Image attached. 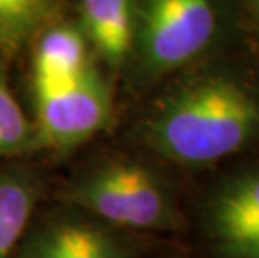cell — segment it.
Masks as SVG:
<instances>
[{
    "instance_id": "1",
    "label": "cell",
    "mask_w": 259,
    "mask_h": 258,
    "mask_svg": "<svg viewBox=\"0 0 259 258\" xmlns=\"http://www.w3.org/2000/svg\"><path fill=\"white\" fill-rule=\"evenodd\" d=\"M159 156L206 166L259 139V87L231 72L204 74L164 97L146 124Z\"/></svg>"
},
{
    "instance_id": "2",
    "label": "cell",
    "mask_w": 259,
    "mask_h": 258,
    "mask_svg": "<svg viewBox=\"0 0 259 258\" xmlns=\"http://www.w3.org/2000/svg\"><path fill=\"white\" fill-rule=\"evenodd\" d=\"M77 211L114 228L174 230L181 216L162 176L146 164L115 159L79 174L65 188Z\"/></svg>"
},
{
    "instance_id": "3",
    "label": "cell",
    "mask_w": 259,
    "mask_h": 258,
    "mask_svg": "<svg viewBox=\"0 0 259 258\" xmlns=\"http://www.w3.org/2000/svg\"><path fill=\"white\" fill-rule=\"evenodd\" d=\"M221 29L218 0H139L134 41L144 72L162 76L199 57Z\"/></svg>"
},
{
    "instance_id": "4",
    "label": "cell",
    "mask_w": 259,
    "mask_h": 258,
    "mask_svg": "<svg viewBox=\"0 0 259 258\" xmlns=\"http://www.w3.org/2000/svg\"><path fill=\"white\" fill-rule=\"evenodd\" d=\"M38 139L56 150H70L106 128L112 114L107 82L89 64L74 79L35 92Z\"/></svg>"
},
{
    "instance_id": "5",
    "label": "cell",
    "mask_w": 259,
    "mask_h": 258,
    "mask_svg": "<svg viewBox=\"0 0 259 258\" xmlns=\"http://www.w3.org/2000/svg\"><path fill=\"white\" fill-rule=\"evenodd\" d=\"M204 228L219 258H259V166L231 174L211 191Z\"/></svg>"
},
{
    "instance_id": "6",
    "label": "cell",
    "mask_w": 259,
    "mask_h": 258,
    "mask_svg": "<svg viewBox=\"0 0 259 258\" xmlns=\"http://www.w3.org/2000/svg\"><path fill=\"white\" fill-rule=\"evenodd\" d=\"M114 230L82 211L64 213L22 238L17 258H132L131 243Z\"/></svg>"
},
{
    "instance_id": "7",
    "label": "cell",
    "mask_w": 259,
    "mask_h": 258,
    "mask_svg": "<svg viewBox=\"0 0 259 258\" xmlns=\"http://www.w3.org/2000/svg\"><path fill=\"white\" fill-rule=\"evenodd\" d=\"M82 19L102 57L114 67L122 65L134 42V0H82Z\"/></svg>"
},
{
    "instance_id": "8",
    "label": "cell",
    "mask_w": 259,
    "mask_h": 258,
    "mask_svg": "<svg viewBox=\"0 0 259 258\" xmlns=\"http://www.w3.org/2000/svg\"><path fill=\"white\" fill-rule=\"evenodd\" d=\"M89 65L85 41L72 27H56L42 35L34 57V89L44 92L74 79Z\"/></svg>"
},
{
    "instance_id": "9",
    "label": "cell",
    "mask_w": 259,
    "mask_h": 258,
    "mask_svg": "<svg viewBox=\"0 0 259 258\" xmlns=\"http://www.w3.org/2000/svg\"><path fill=\"white\" fill-rule=\"evenodd\" d=\"M40 195L38 178L24 169H0V258L22 241Z\"/></svg>"
},
{
    "instance_id": "10",
    "label": "cell",
    "mask_w": 259,
    "mask_h": 258,
    "mask_svg": "<svg viewBox=\"0 0 259 258\" xmlns=\"http://www.w3.org/2000/svg\"><path fill=\"white\" fill-rule=\"evenodd\" d=\"M54 0H0V46L15 47L51 14Z\"/></svg>"
},
{
    "instance_id": "11",
    "label": "cell",
    "mask_w": 259,
    "mask_h": 258,
    "mask_svg": "<svg viewBox=\"0 0 259 258\" xmlns=\"http://www.w3.org/2000/svg\"><path fill=\"white\" fill-rule=\"evenodd\" d=\"M34 139L29 121L7 86L4 69L0 67V158L25 150Z\"/></svg>"
},
{
    "instance_id": "12",
    "label": "cell",
    "mask_w": 259,
    "mask_h": 258,
    "mask_svg": "<svg viewBox=\"0 0 259 258\" xmlns=\"http://www.w3.org/2000/svg\"><path fill=\"white\" fill-rule=\"evenodd\" d=\"M247 5H249L251 15H252V22L256 25V30L259 34V0H247Z\"/></svg>"
}]
</instances>
